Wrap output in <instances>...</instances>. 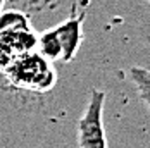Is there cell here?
<instances>
[{"instance_id":"6da1fadb","label":"cell","mask_w":150,"mask_h":148,"mask_svg":"<svg viewBox=\"0 0 150 148\" xmlns=\"http://www.w3.org/2000/svg\"><path fill=\"white\" fill-rule=\"evenodd\" d=\"M2 73L5 74L7 81L12 86L38 93H45L52 90L57 81L54 64L35 50L11 60L2 69Z\"/></svg>"},{"instance_id":"7a4b0ae2","label":"cell","mask_w":150,"mask_h":148,"mask_svg":"<svg viewBox=\"0 0 150 148\" xmlns=\"http://www.w3.org/2000/svg\"><path fill=\"white\" fill-rule=\"evenodd\" d=\"M36 43L38 35L24 14L16 11L0 14V69L16 57L33 52Z\"/></svg>"},{"instance_id":"3957f363","label":"cell","mask_w":150,"mask_h":148,"mask_svg":"<svg viewBox=\"0 0 150 148\" xmlns=\"http://www.w3.org/2000/svg\"><path fill=\"white\" fill-rule=\"evenodd\" d=\"M83 42V16L73 14L59 26L38 36V52L50 62H71Z\"/></svg>"},{"instance_id":"277c9868","label":"cell","mask_w":150,"mask_h":148,"mask_svg":"<svg viewBox=\"0 0 150 148\" xmlns=\"http://www.w3.org/2000/svg\"><path fill=\"white\" fill-rule=\"evenodd\" d=\"M104 105L105 91L93 88L78 121V148H109L104 126Z\"/></svg>"},{"instance_id":"5b68a950","label":"cell","mask_w":150,"mask_h":148,"mask_svg":"<svg viewBox=\"0 0 150 148\" xmlns=\"http://www.w3.org/2000/svg\"><path fill=\"white\" fill-rule=\"evenodd\" d=\"M129 79L135 85L140 100L143 102V105L150 112V69L135 66V67L129 69Z\"/></svg>"},{"instance_id":"8992f818","label":"cell","mask_w":150,"mask_h":148,"mask_svg":"<svg viewBox=\"0 0 150 148\" xmlns=\"http://www.w3.org/2000/svg\"><path fill=\"white\" fill-rule=\"evenodd\" d=\"M4 2H5V0H0V14H2V7H4Z\"/></svg>"},{"instance_id":"52a82bcc","label":"cell","mask_w":150,"mask_h":148,"mask_svg":"<svg viewBox=\"0 0 150 148\" xmlns=\"http://www.w3.org/2000/svg\"><path fill=\"white\" fill-rule=\"evenodd\" d=\"M147 2H149V4H150V0H147Z\"/></svg>"}]
</instances>
